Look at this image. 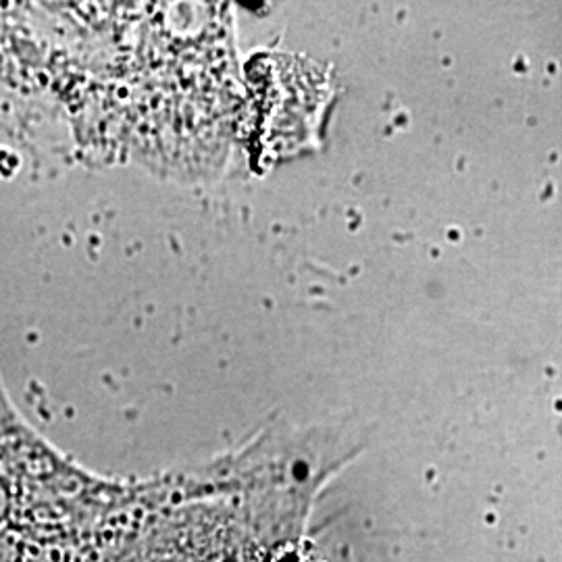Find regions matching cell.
<instances>
[{"instance_id":"6da1fadb","label":"cell","mask_w":562,"mask_h":562,"mask_svg":"<svg viewBox=\"0 0 562 562\" xmlns=\"http://www.w3.org/2000/svg\"><path fill=\"white\" fill-rule=\"evenodd\" d=\"M136 510L134 487L63 457L0 383V562H120Z\"/></svg>"},{"instance_id":"7a4b0ae2","label":"cell","mask_w":562,"mask_h":562,"mask_svg":"<svg viewBox=\"0 0 562 562\" xmlns=\"http://www.w3.org/2000/svg\"><path fill=\"white\" fill-rule=\"evenodd\" d=\"M269 562H327L322 552L308 542H283L271 552Z\"/></svg>"}]
</instances>
